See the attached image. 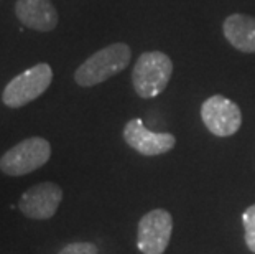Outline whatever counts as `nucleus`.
<instances>
[{"mask_svg": "<svg viewBox=\"0 0 255 254\" xmlns=\"http://www.w3.org/2000/svg\"><path fill=\"white\" fill-rule=\"evenodd\" d=\"M132 58V50L126 43H112L91 55L74 71V81L83 88L101 84L124 71Z\"/></svg>", "mask_w": 255, "mask_h": 254, "instance_id": "f257e3e1", "label": "nucleus"}, {"mask_svg": "<svg viewBox=\"0 0 255 254\" xmlns=\"http://www.w3.org/2000/svg\"><path fill=\"white\" fill-rule=\"evenodd\" d=\"M173 74V63L163 51H145L132 71L133 89L140 98L150 99L163 93Z\"/></svg>", "mask_w": 255, "mask_h": 254, "instance_id": "f03ea898", "label": "nucleus"}, {"mask_svg": "<svg viewBox=\"0 0 255 254\" xmlns=\"http://www.w3.org/2000/svg\"><path fill=\"white\" fill-rule=\"evenodd\" d=\"M53 81V69L48 63H38L17 74L2 91V102L7 107L18 109L45 93Z\"/></svg>", "mask_w": 255, "mask_h": 254, "instance_id": "7ed1b4c3", "label": "nucleus"}, {"mask_svg": "<svg viewBox=\"0 0 255 254\" xmlns=\"http://www.w3.org/2000/svg\"><path fill=\"white\" fill-rule=\"evenodd\" d=\"M51 145L43 137H28L0 157V170L8 177H21L38 170L50 160Z\"/></svg>", "mask_w": 255, "mask_h": 254, "instance_id": "20e7f679", "label": "nucleus"}, {"mask_svg": "<svg viewBox=\"0 0 255 254\" xmlns=\"http://www.w3.org/2000/svg\"><path fill=\"white\" fill-rule=\"evenodd\" d=\"M201 119L208 131L218 137L234 136L242 126V112L239 106L221 94L211 96L203 102Z\"/></svg>", "mask_w": 255, "mask_h": 254, "instance_id": "39448f33", "label": "nucleus"}, {"mask_svg": "<svg viewBox=\"0 0 255 254\" xmlns=\"http://www.w3.org/2000/svg\"><path fill=\"white\" fill-rule=\"evenodd\" d=\"M173 218L166 210H151L142 216L137 230V246L143 254H163L171 240Z\"/></svg>", "mask_w": 255, "mask_h": 254, "instance_id": "423d86ee", "label": "nucleus"}, {"mask_svg": "<svg viewBox=\"0 0 255 254\" xmlns=\"http://www.w3.org/2000/svg\"><path fill=\"white\" fill-rule=\"evenodd\" d=\"M63 200L61 187L53 182H43L30 187L18 200V210L26 218L48 220L58 212Z\"/></svg>", "mask_w": 255, "mask_h": 254, "instance_id": "0eeeda50", "label": "nucleus"}, {"mask_svg": "<svg viewBox=\"0 0 255 254\" xmlns=\"http://www.w3.org/2000/svg\"><path fill=\"white\" fill-rule=\"evenodd\" d=\"M124 140L128 147L145 157L166 154L175 147L176 139L168 132H151L143 126L142 119H130L124 127Z\"/></svg>", "mask_w": 255, "mask_h": 254, "instance_id": "6e6552de", "label": "nucleus"}, {"mask_svg": "<svg viewBox=\"0 0 255 254\" xmlns=\"http://www.w3.org/2000/svg\"><path fill=\"white\" fill-rule=\"evenodd\" d=\"M15 15L30 30L51 31L58 25V12L51 0H17Z\"/></svg>", "mask_w": 255, "mask_h": 254, "instance_id": "1a4fd4ad", "label": "nucleus"}, {"mask_svg": "<svg viewBox=\"0 0 255 254\" xmlns=\"http://www.w3.org/2000/svg\"><path fill=\"white\" fill-rule=\"evenodd\" d=\"M222 31L236 50L242 53H255V17L232 13L224 20Z\"/></svg>", "mask_w": 255, "mask_h": 254, "instance_id": "9d476101", "label": "nucleus"}, {"mask_svg": "<svg viewBox=\"0 0 255 254\" xmlns=\"http://www.w3.org/2000/svg\"><path fill=\"white\" fill-rule=\"evenodd\" d=\"M244 223V238L246 245L252 253H255V205H251L242 215Z\"/></svg>", "mask_w": 255, "mask_h": 254, "instance_id": "9b49d317", "label": "nucleus"}, {"mask_svg": "<svg viewBox=\"0 0 255 254\" xmlns=\"http://www.w3.org/2000/svg\"><path fill=\"white\" fill-rule=\"evenodd\" d=\"M58 254H97V246L92 243H69Z\"/></svg>", "mask_w": 255, "mask_h": 254, "instance_id": "f8f14e48", "label": "nucleus"}]
</instances>
